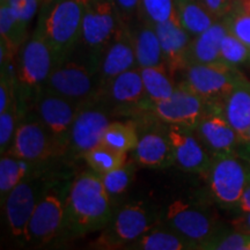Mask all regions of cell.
<instances>
[{"label":"cell","instance_id":"6da1fadb","mask_svg":"<svg viewBox=\"0 0 250 250\" xmlns=\"http://www.w3.org/2000/svg\"><path fill=\"white\" fill-rule=\"evenodd\" d=\"M115 212L112 198L101 177L92 170L83 171L71 181L65 205L64 239H78L101 230Z\"/></svg>","mask_w":250,"mask_h":250},{"label":"cell","instance_id":"7a4b0ae2","mask_svg":"<svg viewBox=\"0 0 250 250\" xmlns=\"http://www.w3.org/2000/svg\"><path fill=\"white\" fill-rule=\"evenodd\" d=\"M88 1L57 0L41 7L35 29L52 46L59 62L65 61L79 45Z\"/></svg>","mask_w":250,"mask_h":250},{"label":"cell","instance_id":"3957f363","mask_svg":"<svg viewBox=\"0 0 250 250\" xmlns=\"http://www.w3.org/2000/svg\"><path fill=\"white\" fill-rule=\"evenodd\" d=\"M58 62L52 46L39 30L34 29L19 50L14 64L18 93L24 103L29 104Z\"/></svg>","mask_w":250,"mask_h":250},{"label":"cell","instance_id":"277c9868","mask_svg":"<svg viewBox=\"0 0 250 250\" xmlns=\"http://www.w3.org/2000/svg\"><path fill=\"white\" fill-rule=\"evenodd\" d=\"M61 180L62 177L56 176L49 169V166H46L42 170L22 181L6 198L1 205L5 211L6 224L12 236L19 242L24 245L28 223L37 204L50 188Z\"/></svg>","mask_w":250,"mask_h":250},{"label":"cell","instance_id":"5b68a950","mask_svg":"<svg viewBox=\"0 0 250 250\" xmlns=\"http://www.w3.org/2000/svg\"><path fill=\"white\" fill-rule=\"evenodd\" d=\"M159 225V218L143 202L125 203L90 246L98 249H127L139 237Z\"/></svg>","mask_w":250,"mask_h":250},{"label":"cell","instance_id":"8992f818","mask_svg":"<svg viewBox=\"0 0 250 250\" xmlns=\"http://www.w3.org/2000/svg\"><path fill=\"white\" fill-rule=\"evenodd\" d=\"M41 89L83 103L98 96L101 90L99 68L85 58L73 56L56 65Z\"/></svg>","mask_w":250,"mask_h":250},{"label":"cell","instance_id":"52a82bcc","mask_svg":"<svg viewBox=\"0 0 250 250\" xmlns=\"http://www.w3.org/2000/svg\"><path fill=\"white\" fill-rule=\"evenodd\" d=\"M70 183L62 179L43 196L28 223L24 245L43 247L62 236Z\"/></svg>","mask_w":250,"mask_h":250},{"label":"cell","instance_id":"ba28073f","mask_svg":"<svg viewBox=\"0 0 250 250\" xmlns=\"http://www.w3.org/2000/svg\"><path fill=\"white\" fill-rule=\"evenodd\" d=\"M112 117L137 120L151 114L153 103L146 95L140 71L132 68L112 79L96 96Z\"/></svg>","mask_w":250,"mask_h":250},{"label":"cell","instance_id":"9c48e42d","mask_svg":"<svg viewBox=\"0 0 250 250\" xmlns=\"http://www.w3.org/2000/svg\"><path fill=\"white\" fill-rule=\"evenodd\" d=\"M121 24L114 0H89L78 45L85 49L83 58L99 67L103 51L116 35Z\"/></svg>","mask_w":250,"mask_h":250},{"label":"cell","instance_id":"30bf717a","mask_svg":"<svg viewBox=\"0 0 250 250\" xmlns=\"http://www.w3.org/2000/svg\"><path fill=\"white\" fill-rule=\"evenodd\" d=\"M181 81L193 93L212 105H221L237 83L246 79L239 68L224 62L191 64L183 72Z\"/></svg>","mask_w":250,"mask_h":250},{"label":"cell","instance_id":"8fae6325","mask_svg":"<svg viewBox=\"0 0 250 250\" xmlns=\"http://www.w3.org/2000/svg\"><path fill=\"white\" fill-rule=\"evenodd\" d=\"M250 177V166L237 155L212 156L204 180L218 204L236 208Z\"/></svg>","mask_w":250,"mask_h":250},{"label":"cell","instance_id":"7c38bea8","mask_svg":"<svg viewBox=\"0 0 250 250\" xmlns=\"http://www.w3.org/2000/svg\"><path fill=\"white\" fill-rule=\"evenodd\" d=\"M111 118L109 109L98 98L81 103L72 124L65 156L68 159H83L89 149L102 142Z\"/></svg>","mask_w":250,"mask_h":250},{"label":"cell","instance_id":"4fadbf2b","mask_svg":"<svg viewBox=\"0 0 250 250\" xmlns=\"http://www.w3.org/2000/svg\"><path fill=\"white\" fill-rule=\"evenodd\" d=\"M164 225L191 243L195 249L201 248L203 243L221 228L217 219L208 210L183 199L171 202L167 206Z\"/></svg>","mask_w":250,"mask_h":250},{"label":"cell","instance_id":"5bb4252c","mask_svg":"<svg viewBox=\"0 0 250 250\" xmlns=\"http://www.w3.org/2000/svg\"><path fill=\"white\" fill-rule=\"evenodd\" d=\"M6 154L31 162H49L65 156V151L36 116H24Z\"/></svg>","mask_w":250,"mask_h":250},{"label":"cell","instance_id":"9a60e30c","mask_svg":"<svg viewBox=\"0 0 250 250\" xmlns=\"http://www.w3.org/2000/svg\"><path fill=\"white\" fill-rule=\"evenodd\" d=\"M81 103L66 99L45 89H40L29 102L30 108L36 116L67 151L68 137Z\"/></svg>","mask_w":250,"mask_h":250},{"label":"cell","instance_id":"2e32d148","mask_svg":"<svg viewBox=\"0 0 250 250\" xmlns=\"http://www.w3.org/2000/svg\"><path fill=\"white\" fill-rule=\"evenodd\" d=\"M211 107L212 104L180 83L170 98L153 104L151 114L166 125L193 131Z\"/></svg>","mask_w":250,"mask_h":250},{"label":"cell","instance_id":"e0dca14e","mask_svg":"<svg viewBox=\"0 0 250 250\" xmlns=\"http://www.w3.org/2000/svg\"><path fill=\"white\" fill-rule=\"evenodd\" d=\"M133 121L143 122L145 127H138L139 140L131 152L132 159L140 167L166 168L174 165V153L168 136V126L152 114Z\"/></svg>","mask_w":250,"mask_h":250},{"label":"cell","instance_id":"ac0fdd59","mask_svg":"<svg viewBox=\"0 0 250 250\" xmlns=\"http://www.w3.org/2000/svg\"><path fill=\"white\" fill-rule=\"evenodd\" d=\"M193 132L212 156L237 155L243 142L225 118L221 105H212Z\"/></svg>","mask_w":250,"mask_h":250},{"label":"cell","instance_id":"d6986e66","mask_svg":"<svg viewBox=\"0 0 250 250\" xmlns=\"http://www.w3.org/2000/svg\"><path fill=\"white\" fill-rule=\"evenodd\" d=\"M167 126L174 153V165L187 173L199 175L204 179L212 162L210 152L192 130L174 125Z\"/></svg>","mask_w":250,"mask_h":250},{"label":"cell","instance_id":"ffe728a7","mask_svg":"<svg viewBox=\"0 0 250 250\" xmlns=\"http://www.w3.org/2000/svg\"><path fill=\"white\" fill-rule=\"evenodd\" d=\"M136 67H138V65L130 29L127 26L121 24L100 61L99 78L101 89L117 76Z\"/></svg>","mask_w":250,"mask_h":250},{"label":"cell","instance_id":"44dd1931","mask_svg":"<svg viewBox=\"0 0 250 250\" xmlns=\"http://www.w3.org/2000/svg\"><path fill=\"white\" fill-rule=\"evenodd\" d=\"M164 55L165 65L170 76L184 72L188 67V50L192 36L182 27L179 19L174 18L154 27Z\"/></svg>","mask_w":250,"mask_h":250},{"label":"cell","instance_id":"7402d4cb","mask_svg":"<svg viewBox=\"0 0 250 250\" xmlns=\"http://www.w3.org/2000/svg\"><path fill=\"white\" fill-rule=\"evenodd\" d=\"M129 29L132 37L138 67L165 65L160 40H159L155 28L151 24L137 20L130 24Z\"/></svg>","mask_w":250,"mask_h":250},{"label":"cell","instance_id":"603a6c76","mask_svg":"<svg viewBox=\"0 0 250 250\" xmlns=\"http://www.w3.org/2000/svg\"><path fill=\"white\" fill-rule=\"evenodd\" d=\"M247 81L248 78L237 83L221 104L225 118L242 140L247 139L250 130V88Z\"/></svg>","mask_w":250,"mask_h":250},{"label":"cell","instance_id":"cb8c5ba5","mask_svg":"<svg viewBox=\"0 0 250 250\" xmlns=\"http://www.w3.org/2000/svg\"><path fill=\"white\" fill-rule=\"evenodd\" d=\"M227 31L224 21L218 20L208 29L192 37L188 50V66L191 64H211L221 62V42Z\"/></svg>","mask_w":250,"mask_h":250},{"label":"cell","instance_id":"d4e9b609","mask_svg":"<svg viewBox=\"0 0 250 250\" xmlns=\"http://www.w3.org/2000/svg\"><path fill=\"white\" fill-rule=\"evenodd\" d=\"M51 162V161H49ZM49 162H31L17 156L4 154L0 159V198L4 204L9 193L22 181L42 170Z\"/></svg>","mask_w":250,"mask_h":250},{"label":"cell","instance_id":"484cf974","mask_svg":"<svg viewBox=\"0 0 250 250\" xmlns=\"http://www.w3.org/2000/svg\"><path fill=\"white\" fill-rule=\"evenodd\" d=\"M175 9L180 23L192 37L202 34L218 21L199 0H175Z\"/></svg>","mask_w":250,"mask_h":250},{"label":"cell","instance_id":"4316f807","mask_svg":"<svg viewBox=\"0 0 250 250\" xmlns=\"http://www.w3.org/2000/svg\"><path fill=\"white\" fill-rule=\"evenodd\" d=\"M132 250H188L195 249L191 243L179 235L169 227H154L136 242L127 247Z\"/></svg>","mask_w":250,"mask_h":250},{"label":"cell","instance_id":"83f0119b","mask_svg":"<svg viewBox=\"0 0 250 250\" xmlns=\"http://www.w3.org/2000/svg\"><path fill=\"white\" fill-rule=\"evenodd\" d=\"M29 26L22 22L7 4H0V42L17 57L19 50L29 37Z\"/></svg>","mask_w":250,"mask_h":250},{"label":"cell","instance_id":"f1b7e54d","mask_svg":"<svg viewBox=\"0 0 250 250\" xmlns=\"http://www.w3.org/2000/svg\"><path fill=\"white\" fill-rule=\"evenodd\" d=\"M146 95L153 104L165 101L173 95L177 83L165 65L151 67H138Z\"/></svg>","mask_w":250,"mask_h":250},{"label":"cell","instance_id":"f546056e","mask_svg":"<svg viewBox=\"0 0 250 250\" xmlns=\"http://www.w3.org/2000/svg\"><path fill=\"white\" fill-rule=\"evenodd\" d=\"M139 140V131L134 121H111L102 137V144L117 151L131 153Z\"/></svg>","mask_w":250,"mask_h":250},{"label":"cell","instance_id":"4dcf8cb0","mask_svg":"<svg viewBox=\"0 0 250 250\" xmlns=\"http://www.w3.org/2000/svg\"><path fill=\"white\" fill-rule=\"evenodd\" d=\"M83 159L88 166L89 170L102 176L109 171L122 167L127 161V153L117 151L110 146L100 143L95 147L89 149Z\"/></svg>","mask_w":250,"mask_h":250},{"label":"cell","instance_id":"1f68e13d","mask_svg":"<svg viewBox=\"0 0 250 250\" xmlns=\"http://www.w3.org/2000/svg\"><path fill=\"white\" fill-rule=\"evenodd\" d=\"M24 104L26 103L18 94L17 99L12 103L11 107L0 112V152H1V155L7 153L13 143L19 124L24 117Z\"/></svg>","mask_w":250,"mask_h":250},{"label":"cell","instance_id":"d6a6232c","mask_svg":"<svg viewBox=\"0 0 250 250\" xmlns=\"http://www.w3.org/2000/svg\"><path fill=\"white\" fill-rule=\"evenodd\" d=\"M223 21L230 34L250 48V0H233L230 11Z\"/></svg>","mask_w":250,"mask_h":250},{"label":"cell","instance_id":"836d02e7","mask_svg":"<svg viewBox=\"0 0 250 250\" xmlns=\"http://www.w3.org/2000/svg\"><path fill=\"white\" fill-rule=\"evenodd\" d=\"M174 18H176L175 0H140L138 20L142 22L155 27Z\"/></svg>","mask_w":250,"mask_h":250},{"label":"cell","instance_id":"e575fe53","mask_svg":"<svg viewBox=\"0 0 250 250\" xmlns=\"http://www.w3.org/2000/svg\"><path fill=\"white\" fill-rule=\"evenodd\" d=\"M250 234L221 227L211 239L201 246V250H249Z\"/></svg>","mask_w":250,"mask_h":250},{"label":"cell","instance_id":"d590c367","mask_svg":"<svg viewBox=\"0 0 250 250\" xmlns=\"http://www.w3.org/2000/svg\"><path fill=\"white\" fill-rule=\"evenodd\" d=\"M136 162L127 160L122 167L102 175L101 180L111 198L121 196L129 189L136 174Z\"/></svg>","mask_w":250,"mask_h":250},{"label":"cell","instance_id":"8d00e7d4","mask_svg":"<svg viewBox=\"0 0 250 250\" xmlns=\"http://www.w3.org/2000/svg\"><path fill=\"white\" fill-rule=\"evenodd\" d=\"M220 57L221 62L230 66L239 67L250 62V48L241 40L227 31L221 42Z\"/></svg>","mask_w":250,"mask_h":250},{"label":"cell","instance_id":"74e56055","mask_svg":"<svg viewBox=\"0 0 250 250\" xmlns=\"http://www.w3.org/2000/svg\"><path fill=\"white\" fill-rule=\"evenodd\" d=\"M0 4H7L22 22L30 26L34 18L40 13L42 0H5Z\"/></svg>","mask_w":250,"mask_h":250},{"label":"cell","instance_id":"f35d334b","mask_svg":"<svg viewBox=\"0 0 250 250\" xmlns=\"http://www.w3.org/2000/svg\"><path fill=\"white\" fill-rule=\"evenodd\" d=\"M140 0H114L121 23L129 27L138 20Z\"/></svg>","mask_w":250,"mask_h":250},{"label":"cell","instance_id":"ab89813d","mask_svg":"<svg viewBox=\"0 0 250 250\" xmlns=\"http://www.w3.org/2000/svg\"><path fill=\"white\" fill-rule=\"evenodd\" d=\"M217 20H223L232 7L233 0H199Z\"/></svg>","mask_w":250,"mask_h":250},{"label":"cell","instance_id":"60d3db41","mask_svg":"<svg viewBox=\"0 0 250 250\" xmlns=\"http://www.w3.org/2000/svg\"><path fill=\"white\" fill-rule=\"evenodd\" d=\"M230 225H232V228H234V229L250 234V212L241 213V215L234 219Z\"/></svg>","mask_w":250,"mask_h":250},{"label":"cell","instance_id":"b9f144b4","mask_svg":"<svg viewBox=\"0 0 250 250\" xmlns=\"http://www.w3.org/2000/svg\"><path fill=\"white\" fill-rule=\"evenodd\" d=\"M236 210H239L241 213H245V212H250V177L248 183H247L245 191H243L241 198H240V202L237 203Z\"/></svg>","mask_w":250,"mask_h":250},{"label":"cell","instance_id":"7bdbcfd3","mask_svg":"<svg viewBox=\"0 0 250 250\" xmlns=\"http://www.w3.org/2000/svg\"><path fill=\"white\" fill-rule=\"evenodd\" d=\"M237 156L243 159L247 164L250 166V142L248 140H243L237 149Z\"/></svg>","mask_w":250,"mask_h":250},{"label":"cell","instance_id":"ee69618b","mask_svg":"<svg viewBox=\"0 0 250 250\" xmlns=\"http://www.w3.org/2000/svg\"><path fill=\"white\" fill-rule=\"evenodd\" d=\"M57 1V0H42V6H45V5H50L52 4V2Z\"/></svg>","mask_w":250,"mask_h":250},{"label":"cell","instance_id":"f6af8a7d","mask_svg":"<svg viewBox=\"0 0 250 250\" xmlns=\"http://www.w3.org/2000/svg\"><path fill=\"white\" fill-rule=\"evenodd\" d=\"M246 140H248V142H250V130H249V132H248V136H247V139Z\"/></svg>","mask_w":250,"mask_h":250},{"label":"cell","instance_id":"bcb514c9","mask_svg":"<svg viewBox=\"0 0 250 250\" xmlns=\"http://www.w3.org/2000/svg\"><path fill=\"white\" fill-rule=\"evenodd\" d=\"M247 83H248V87L250 88V80L248 79V81H247Z\"/></svg>","mask_w":250,"mask_h":250},{"label":"cell","instance_id":"7dc6e473","mask_svg":"<svg viewBox=\"0 0 250 250\" xmlns=\"http://www.w3.org/2000/svg\"><path fill=\"white\" fill-rule=\"evenodd\" d=\"M5 1V0H0V2H4Z\"/></svg>","mask_w":250,"mask_h":250}]
</instances>
